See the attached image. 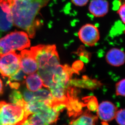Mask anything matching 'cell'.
<instances>
[{
  "label": "cell",
  "instance_id": "6da1fadb",
  "mask_svg": "<svg viewBox=\"0 0 125 125\" xmlns=\"http://www.w3.org/2000/svg\"><path fill=\"white\" fill-rule=\"evenodd\" d=\"M50 0H0V7L13 25L23 30L29 37L35 35V19Z\"/></svg>",
  "mask_w": 125,
  "mask_h": 125
},
{
  "label": "cell",
  "instance_id": "7a4b0ae2",
  "mask_svg": "<svg viewBox=\"0 0 125 125\" xmlns=\"http://www.w3.org/2000/svg\"><path fill=\"white\" fill-rule=\"evenodd\" d=\"M31 50L38 65L37 73L42 79L43 86L48 88L54 76L61 67L55 45H39Z\"/></svg>",
  "mask_w": 125,
  "mask_h": 125
},
{
  "label": "cell",
  "instance_id": "3957f363",
  "mask_svg": "<svg viewBox=\"0 0 125 125\" xmlns=\"http://www.w3.org/2000/svg\"><path fill=\"white\" fill-rule=\"evenodd\" d=\"M31 114L25 105L0 102V125H18Z\"/></svg>",
  "mask_w": 125,
  "mask_h": 125
},
{
  "label": "cell",
  "instance_id": "277c9868",
  "mask_svg": "<svg viewBox=\"0 0 125 125\" xmlns=\"http://www.w3.org/2000/svg\"><path fill=\"white\" fill-rule=\"evenodd\" d=\"M26 32L15 31L0 39V55L22 51L29 47L31 41Z\"/></svg>",
  "mask_w": 125,
  "mask_h": 125
},
{
  "label": "cell",
  "instance_id": "5b68a950",
  "mask_svg": "<svg viewBox=\"0 0 125 125\" xmlns=\"http://www.w3.org/2000/svg\"><path fill=\"white\" fill-rule=\"evenodd\" d=\"M20 69V56L15 52L0 55V74L10 77Z\"/></svg>",
  "mask_w": 125,
  "mask_h": 125
},
{
  "label": "cell",
  "instance_id": "8992f818",
  "mask_svg": "<svg viewBox=\"0 0 125 125\" xmlns=\"http://www.w3.org/2000/svg\"><path fill=\"white\" fill-rule=\"evenodd\" d=\"M78 35L84 44L91 47L95 45L100 38L98 28L91 24H86L82 26L78 32Z\"/></svg>",
  "mask_w": 125,
  "mask_h": 125
},
{
  "label": "cell",
  "instance_id": "52a82bcc",
  "mask_svg": "<svg viewBox=\"0 0 125 125\" xmlns=\"http://www.w3.org/2000/svg\"><path fill=\"white\" fill-rule=\"evenodd\" d=\"M20 56V69L26 74H30L37 72L38 65L31 50H23Z\"/></svg>",
  "mask_w": 125,
  "mask_h": 125
},
{
  "label": "cell",
  "instance_id": "ba28073f",
  "mask_svg": "<svg viewBox=\"0 0 125 125\" xmlns=\"http://www.w3.org/2000/svg\"><path fill=\"white\" fill-rule=\"evenodd\" d=\"M117 111V107L113 103L105 101L101 103L97 108V115L102 121L107 122L114 119Z\"/></svg>",
  "mask_w": 125,
  "mask_h": 125
},
{
  "label": "cell",
  "instance_id": "9c48e42d",
  "mask_svg": "<svg viewBox=\"0 0 125 125\" xmlns=\"http://www.w3.org/2000/svg\"><path fill=\"white\" fill-rule=\"evenodd\" d=\"M109 10V2L106 0H92L89 6L90 13L97 18L105 16Z\"/></svg>",
  "mask_w": 125,
  "mask_h": 125
},
{
  "label": "cell",
  "instance_id": "30bf717a",
  "mask_svg": "<svg viewBox=\"0 0 125 125\" xmlns=\"http://www.w3.org/2000/svg\"><path fill=\"white\" fill-rule=\"evenodd\" d=\"M125 58L124 52L117 48L111 49L106 55V60L108 63L116 67L123 65L125 62Z\"/></svg>",
  "mask_w": 125,
  "mask_h": 125
},
{
  "label": "cell",
  "instance_id": "8fae6325",
  "mask_svg": "<svg viewBox=\"0 0 125 125\" xmlns=\"http://www.w3.org/2000/svg\"><path fill=\"white\" fill-rule=\"evenodd\" d=\"M28 75L24 80L28 90L34 92L42 88L43 86L42 79L37 72Z\"/></svg>",
  "mask_w": 125,
  "mask_h": 125
},
{
  "label": "cell",
  "instance_id": "7c38bea8",
  "mask_svg": "<svg viewBox=\"0 0 125 125\" xmlns=\"http://www.w3.org/2000/svg\"><path fill=\"white\" fill-rule=\"evenodd\" d=\"M97 117L89 112H85L77 119L71 122L70 125H96Z\"/></svg>",
  "mask_w": 125,
  "mask_h": 125
},
{
  "label": "cell",
  "instance_id": "4fadbf2b",
  "mask_svg": "<svg viewBox=\"0 0 125 125\" xmlns=\"http://www.w3.org/2000/svg\"><path fill=\"white\" fill-rule=\"evenodd\" d=\"M37 113H32L18 125H51Z\"/></svg>",
  "mask_w": 125,
  "mask_h": 125
},
{
  "label": "cell",
  "instance_id": "5bb4252c",
  "mask_svg": "<svg viewBox=\"0 0 125 125\" xmlns=\"http://www.w3.org/2000/svg\"><path fill=\"white\" fill-rule=\"evenodd\" d=\"M13 24L9 20L7 15L0 7V36L2 33L11 29Z\"/></svg>",
  "mask_w": 125,
  "mask_h": 125
},
{
  "label": "cell",
  "instance_id": "9a60e30c",
  "mask_svg": "<svg viewBox=\"0 0 125 125\" xmlns=\"http://www.w3.org/2000/svg\"><path fill=\"white\" fill-rule=\"evenodd\" d=\"M10 99L11 103L14 104L23 105H26L27 104L24 101L21 92L16 90H15L11 93L10 95Z\"/></svg>",
  "mask_w": 125,
  "mask_h": 125
},
{
  "label": "cell",
  "instance_id": "2e32d148",
  "mask_svg": "<svg viewBox=\"0 0 125 125\" xmlns=\"http://www.w3.org/2000/svg\"><path fill=\"white\" fill-rule=\"evenodd\" d=\"M26 77V74L20 69L16 73L9 77L7 82H15L20 83V82L25 80Z\"/></svg>",
  "mask_w": 125,
  "mask_h": 125
},
{
  "label": "cell",
  "instance_id": "e0dca14e",
  "mask_svg": "<svg viewBox=\"0 0 125 125\" xmlns=\"http://www.w3.org/2000/svg\"><path fill=\"white\" fill-rule=\"evenodd\" d=\"M125 79H122L116 85V94L117 96H125Z\"/></svg>",
  "mask_w": 125,
  "mask_h": 125
},
{
  "label": "cell",
  "instance_id": "ac0fdd59",
  "mask_svg": "<svg viewBox=\"0 0 125 125\" xmlns=\"http://www.w3.org/2000/svg\"><path fill=\"white\" fill-rule=\"evenodd\" d=\"M125 109H121L116 113L115 118L119 125H125Z\"/></svg>",
  "mask_w": 125,
  "mask_h": 125
},
{
  "label": "cell",
  "instance_id": "d6986e66",
  "mask_svg": "<svg viewBox=\"0 0 125 125\" xmlns=\"http://www.w3.org/2000/svg\"><path fill=\"white\" fill-rule=\"evenodd\" d=\"M22 94L24 101L26 103H29L31 101L33 97V92L30 91L27 89H25Z\"/></svg>",
  "mask_w": 125,
  "mask_h": 125
},
{
  "label": "cell",
  "instance_id": "ffe728a7",
  "mask_svg": "<svg viewBox=\"0 0 125 125\" xmlns=\"http://www.w3.org/2000/svg\"><path fill=\"white\" fill-rule=\"evenodd\" d=\"M94 98H93L89 100L87 104V107L89 109L91 110L92 111H96L98 108V103H97L96 99L94 97Z\"/></svg>",
  "mask_w": 125,
  "mask_h": 125
},
{
  "label": "cell",
  "instance_id": "44dd1931",
  "mask_svg": "<svg viewBox=\"0 0 125 125\" xmlns=\"http://www.w3.org/2000/svg\"><path fill=\"white\" fill-rule=\"evenodd\" d=\"M125 4L124 3L122 5H121L117 11V13L119 14L122 22L124 24H125Z\"/></svg>",
  "mask_w": 125,
  "mask_h": 125
},
{
  "label": "cell",
  "instance_id": "7402d4cb",
  "mask_svg": "<svg viewBox=\"0 0 125 125\" xmlns=\"http://www.w3.org/2000/svg\"><path fill=\"white\" fill-rule=\"evenodd\" d=\"M72 3L75 6L83 7L88 2L89 0H71Z\"/></svg>",
  "mask_w": 125,
  "mask_h": 125
},
{
  "label": "cell",
  "instance_id": "603a6c76",
  "mask_svg": "<svg viewBox=\"0 0 125 125\" xmlns=\"http://www.w3.org/2000/svg\"><path fill=\"white\" fill-rule=\"evenodd\" d=\"M3 90V84L1 79H0V94L2 92Z\"/></svg>",
  "mask_w": 125,
  "mask_h": 125
}]
</instances>
